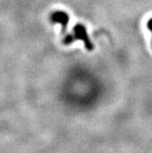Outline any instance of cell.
Masks as SVG:
<instances>
[{
    "label": "cell",
    "instance_id": "3957f363",
    "mask_svg": "<svg viewBox=\"0 0 152 153\" xmlns=\"http://www.w3.org/2000/svg\"><path fill=\"white\" fill-rule=\"evenodd\" d=\"M147 27H148V29L149 30V31L152 33V18L148 19V21L147 23Z\"/></svg>",
    "mask_w": 152,
    "mask_h": 153
},
{
    "label": "cell",
    "instance_id": "6da1fadb",
    "mask_svg": "<svg viewBox=\"0 0 152 153\" xmlns=\"http://www.w3.org/2000/svg\"><path fill=\"white\" fill-rule=\"evenodd\" d=\"M75 40H82L84 42L86 50L88 51L93 50V44L91 42V40L88 37L86 27L81 23H78L74 26L72 34H67L64 36L62 42L65 45H70L73 43Z\"/></svg>",
    "mask_w": 152,
    "mask_h": 153
},
{
    "label": "cell",
    "instance_id": "7a4b0ae2",
    "mask_svg": "<svg viewBox=\"0 0 152 153\" xmlns=\"http://www.w3.org/2000/svg\"><path fill=\"white\" fill-rule=\"evenodd\" d=\"M50 20L53 23H58L62 25V32L65 33L70 18H69V15L66 12L58 10V11H54L50 15Z\"/></svg>",
    "mask_w": 152,
    "mask_h": 153
}]
</instances>
